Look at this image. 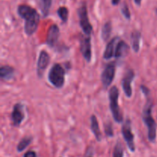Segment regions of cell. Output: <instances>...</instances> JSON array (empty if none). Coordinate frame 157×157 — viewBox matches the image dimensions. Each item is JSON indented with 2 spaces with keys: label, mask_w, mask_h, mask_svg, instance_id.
I'll list each match as a JSON object with an SVG mask.
<instances>
[{
  "label": "cell",
  "mask_w": 157,
  "mask_h": 157,
  "mask_svg": "<svg viewBox=\"0 0 157 157\" xmlns=\"http://www.w3.org/2000/svg\"><path fill=\"white\" fill-rule=\"evenodd\" d=\"M18 14L25 20V32L28 35H32L36 32L39 24L40 17L38 12L27 5H21L18 7Z\"/></svg>",
  "instance_id": "obj_1"
},
{
  "label": "cell",
  "mask_w": 157,
  "mask_h": 157,
  "mask_svg": "<svg viewBox=\"0 0 157 157\" xmlns=\"http://www.w3.org/2000/svg\"><path fill=\"white\" fill-rule=\"evenodd\" d=\"M152 103L147 102L143 111V121L148 129V139L150 142H154L156 137V124L152 117Z\"/></svg>",
  "instance_id": "obj_2"
},
{
  "label": "cell",
  "mask_w": 157,
  "mask_h": 157,
  "mask_svg": "<svg viewBox=\"0 0 157 157\" xmlns=\"http://www.w3.org/2000/svg\"><path fill=\"white\" fill-rule=\"evenodd\" d=\"M118 100H119V90L117 87L113 86L109 90L110 108L114 121L117 123H121L123 122L124 117H123V113L118 104Z\"/></svg>",
  "instance_id": "obj_3"
},
{
  "label": "cell",
  "mask_w": 157,
  "mask_h": 157,
  "mask_svg": "<svg viewBox=\"0 0 157 157\" xmlns=\"http://www.w3.org/2000/svg\"><path fill=\"white\" fill-rule=\"evenodd\" d=\"M64 72L62 66L55 64L52 66L48 74V81L56 88H61L64 84Z\"/></svg>",
  "instance_id": "obj_4"
},
{
  "label": "cell",
  "mask_w": 157,
  "mask_h": 157,
  "mask_svg": "<svg viewBox=\"0 0 157 157\" xmlns=\"http://www.w3.org/2000/svg\"><path fill=\"white\" fill-rule=\"evenodd\" d=\"M78 16H79L80 25H81L83 32L85 35H90V34L92 33V31H93V28H92V25L89 21L87 5L85 2L81 3V6L78 9Z\"/></svg>",
  "instance_id": "obj_5"
},
{
  "label": "cell",
  "mask_w": 157,
  "mask_h": 157,
  "mask_svg": "<svg viewBox=\"0 0 157 157\" xmlns=\"http://www.w3.org/2000/svg\"><path fill=\"white\" fill-rule=\"evenodd\" d=\"M116 64L115 62H110L107 64L101 75V81L104 88H107L113 82L115 76Z\"/></svg>",
  "instance_id": "obj_6"
},
{
  "label": "cell",
  "mask_w": 157,
  "mask_h": 157,
  "mask_svg": "<svg viewBox=\"0 0 157 157\" xmlns=\"http://www.w3.org/2000/svg\"><path fill=\"white\" fill-rule=\"evenodd\" d=\"M122 134L124 136V140L127 144V147L130 149V151H135V144H134V136L133 134L131 128V123L130 120H127L123 124L122 127Z\"/></svg>",
  "instance_id": "obj_7"
},
{
  "label": "cell",
  "mask_w": 157,
  "mask_h": 157,
  "mask_svg": "<svg viewBox=\"0 0 157 157\" xmlns=\"http://www.w3.org/2000/svg\"><path fill=\"white\" fill-rule=\"evenodd\" d=\"M80 49L84 59L90 62L91 60V43H90V35H86L85 37H83L80 42Z\"/></svg>",
  "instance_id": "obj_8"
},
{
  "label": "cell",
  "mask_w": 157,
  "mask_h": 157,
  "mask_svg": "<svg viewBox=\"0 0 157 157\" xmlns=\"http://www.w3.org/2000/svg\"><path fill=\"white\" fill-rule=\"evenodd\" d=\"M12 121L15 127H18L25 119L24 106L20 103L15 104L12 113Z\"/></svg>",
  "instance_id": "obj_9"
},
{
  "label": "cell",
  "mask_w": 157,
  "mask_h": 157,
  "mask_svg": "<svg viewBox=\"0 0 157 157\" xmlns=\"http://www.w3.org/2000/svg\"><path fill=\"white\" fill-rule=\"evenodd\" d=\"M49 62H50V57H49L48 54L45 51H41L40 52L38 64H37V74L39 78L42 77L44 71L48 66Z\"/></svg>",
  "instance_id": "obj_10"
},
{
  "label": "cell",
  "mask_w": 157,
  "mask_h": 157,
  "mask_svg": "<svg viewBox=\"0 0 157 157\" xmlns=\"http://www.w3.org/2000/svg\"><path fill=\"white\" fill-rule=\"evenodd\" d=\"M133 78H134V72L131 69H129L127 71L124 78H123L122 87L127 98H130L132 96L131 83L133 81Z\"/></svg>",
  "instance_id": "obj_11"
},
{
  "label": "cell",
  "mask_w": 157,
  "mask_h": 157,
  "mask_svg": "<svg viewBox=\"0 0 157 157\" xmlns=\"http://www.w3.org/2000/svg\"><path fill=\"white\" fill-rule=\"evenodd\" d=\"M60 31L59 28L57 25H52L48 29L47 35V40H46V43L50 47H54L55 44L58 41V38H59Z\"/></svg>",
  "instance_id": "obj_12"
},
{
  "label": "cell",
  "mask_w": 157,
  "mask_h": 157,
  "mask_svg": "<svg viewBox=\"0 0 157 157\" xmlns=\"http://www.w3.org/2000/svg\"><path fill=\"white\" fill-rule=\"evenodd\" d=\"M119 41V38L118 37H114L110 40V42L107 44L106 47V50L104 53V58L106 60H109L114 56L115 50H116L117 44Z\"/></svg>",
  "instance_id": "obj_13"
},
{
  "label": "cell",
  "mask_w": 157,
  "mask_h": 157,
  "mask_svg": "<svg viewBox=\"0 0 157 157\" xmlns=\"http://www.w3.org/2000/svg\"><path fill=\"white\" fill-rule=\"evenodd\" d=\"M129 45L124 41H119L117 44L116 50H115V58H121L127 56L129 53Z\"/></svg>",
  "instance_id": "obj_14"
},
{
  "label": "cell",
  "mask_w": 157,
  "mask_h": 157,
  "mask_svg": "<svg viewBox=\"0 0 157 157\" xmlns=\"http://www.w3.org/2000/svg\"><path fill=\"white\" fill-rule=\"evenodd\" d=\"M90 127H91V130L94 134L97 140L101 141L102 139V134H101V130H100L98 119H97L95 115H92L90 117Z\"/></svg>",
  "instance_id": "obj_15"
},
{
  "label": "cell",
  "mask_w": 157,
  "mask_h": 157,
  "mask_svg": "<svg viewBox=\"0 0 157 157\" xmlns=\"http://www.w3.org/2000/svg\"><path fill=\"white\" fill-rule=\"evenodd\" d=\"M14 74H15L14 69L9 65L2 66L1 69H0L1 78L3 80H6V81H9V80L12 79V78L14 77Z\"/></svg>",
  "instance_id": "obj_16"
},
{
  "label": "cell",
  "mask_w": 157,
  "mask_h": 157,
  "mask_svg": "<svg viewBox=\"0 0 157 157\" xmlns=\"http://www.w3.org/2000/svg\"><path fill=\"white\" fill-rule=\"evenodd\" d=\"M141 34L139 31H133L131 35L132 47L135 52H138L140 50V41Z\"/></svg>",
  "instance_id": "obj_17"
},
{
  "label": "cell",
  "mask_w": 157,
  "mask_h": 157,
  "mask_svg": "<svg viewBox=\"0 0 157 157\" xmlns=\"http://www.w3.org/2000/svg\"><path fill=\"white\" fill-rule=\"evenodd\" d=\"M112 32V24L110 21H107L103 25L101 30V38L104 41H107Z\"/></svg>",
  "instance_id": "obj_18"
},
{
  "label": "cell",
  "mask_w": 157,
  "mask_h": 157,
  "mask_svg": "<svg viewBox=\"0 0 157 157\" xmlns=\"http://www.w3.org/2000/svg\"><path fill=\"white\" fill-rule=\"evenodd\" d=\"M52 2V0H39L40 9L44 17H47V15H48Z\"/></svg>",
  "instance_id": "obj_19"
},
{
  "label": "cell",
  "mask_w": 157,
  "mask_h": 157,
  "mask_svg": "<svg viewBox=\"0 0 157 157\" xmlns=\"http://www.w3.org/2000/svg\"><path fill=\"white\" fill-rule=\"evenodd\" d=\"M32 137L30 136H27V137H25L21 140L19 142V144L17 146V150L18 152H22L23 150H25V149H26L28 147V146L32 143Z\"/></svg>",
  "instance_id": "obj_20"
},
{
  "label": "cell",
  "mask_w": 157,
  "mask_h": 157,
  "mask_svg": "<svg viewBox=\"0 0 157 157\" xmlns=\"http://www.w3.org/2000/svg\"><path fill=\"white\" fill-rule=\"evenodd\" d=\"M58 15L63 22L65 23L68 19V9L66 7H60L58 10Z\"/></svg>",
  "instance_id": "obj_21"
},
{
  "label": "cell",
  "mask_w": 157,
  "mask_h": 157,
  "mask_svg": "<svg viewBox=\"0 0 157 157\" xmlns=\"http://www.w3.org/2000/svg\"><path fill=\"white\" fill-rule=\"evenodd\" d=\"M113 157H124V147L121 143H117L115 146Z\"/></svg>",
  "instance_id": "obj_22"
},
{
  "label": "cell",
  "mask_w": 157,
  "mask_h": 157,
  "mask_svg": "<svg viewBox=\"0 0 157 157\" xmlns=\"http://www.w3.org/2000/svg\"><path fill=\"white\" fill-rule=\"evenodd\" d=\"M121 12H122V14L124 15V16L127 19H130V9H129L128 6L126 3H124L122 6V9H121Z\"/></svg>",
  "instance_id": "obj_23"
},
{
  "label": "cell",
  "mask_w": 157,
  "mask_h": 157,
  "mask_svg": "<svg viewBox=\"0 0 157 157\" xmlns=\"http://www.w3.org/2000/svg\"><path fill=\"white\" fill-rule=\"evenodd\" d=\"M104 131H105L106 135L107 136H113V127L110 124H104Z\"/></svg>",
  "instance_id": "obj_24"
},
{
  "label": "cell",
  "mask_w": 157,
  "mask_h": 157,
  "mask_svg": "<svg viewBox=\"0 0 157 157\" xmlns=\"http://www.w3.org/2000/svg\"><path fill=\"white\" fill-rule=\"evenodd\" d=\"M23 157H37V155L34 151H29L25 153Z\"/></svg>",
  "instance_id": "obj_25"
},
{
  "label": "cell",
  "mask_w": 157,
  "mask_h": 157,
  "mask_svg": "<svg viewBox=\"0 0 157 157\" xmlns=\"http://www.w3.org/2000/svg\"><path fill=\"white\" fill-rule=\"evenodd\" d=\"M120 1H121V0H112V4H113V6H116V5H117L118 3L120 2Z\"/></svg>",
  "instance_id": "obj_26"
},
{
  "label": "cell",
  "mask_w": 157,
  "mask_h": 157,
  "mask_svg": "<svg viewBox=\"0 0 157 157\" xmlns=\"http://www.w3.org/2000/svg\"><path fill=\"white\" fill-rule=\"evenodd\" d=\"M141 2H142V0H134V2L136 3L137 6H140Z\"/></svg>",
  "instance_id": "obj_27"
},
{
  "label": "cell",
  "mask_w": 157,
  "mask_h": 157,
  "mask_svg": "<svg viewBox=\"0 0 157 157\" xmlns=\"http://www.w3.org/2000/svg\"><path fill=\"white\" fill-rule=\"evenodd\" d=\"M87 157H91V156H87Z\"/></svg>",
  "instance_id": "obj_28"
}]
</instances>
